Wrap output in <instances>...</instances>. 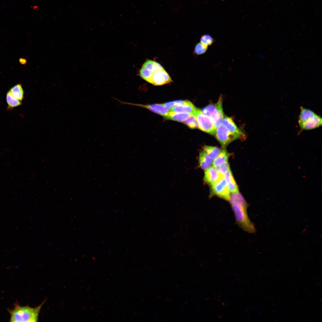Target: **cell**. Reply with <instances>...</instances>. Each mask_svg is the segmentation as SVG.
<instances>
[{
	"label": "cell",
	"mask_w": 322,
	"mask_h": 322,
	"mask_svg": "<svg viewBox=\"0 0 322 322\" xmlns=\"http://www.w3.org/2000/svg\"><path fill=\"white\" fill-rule=\"evenodd\" d=\"M229 201L237 224L244 231L255 233L256 231L255 227L247 213L248 205L242 195L239 192L232 193Z\"/></svg>",
	"instance_id": "6da1fadb"
},
{
	"label": "cell",
	"mask_w": 322,
	"mask_h": 322,
	"mask_svg": "<svg viewBox=\"0 0 322 322\" xmlns=\"http://www.w3.org/2000/svg\"><path fill=\"white\" fill-rule=\"evenodd\" d=\"M42 303L38 306L32 308L28 306H17L9 311L11 315L10 322H34L38 321V315Z\"/></svg>",
	"instance_id": "7a4b0ae2"
},
{
	"label": "cell",
	"mask_w": 322,
	"mask_h": 322,
	"mask_svg": "<svg viewBox=\"0 0 322 322\" xmlns=\"http://www.w3.org/2000/svg\"><path fill=\"white\" fill-rule=\"evenodd\" d=\"M192 114L196 119L199 128L200 129L210 134L215 135L216 128L209 117L204 115L202 110L198 108L196 109Z\"/></svg>",
	"instance_id": "3957f363"
},
{
	"label": "cell",
	"mask_w": 322,
	"mask_h": 322,
	"mask_svg": "<svg viewBox=\"0 0 322 322\" xmlns=\"http://www.w3.org/2000/svg\"><path fill=\"white\" fill-rule=\"evenodd\" d=\"M211 185L212 195H216L226 200H229L230 192L227 182L224 177Z\"/></svg>",
	"instance_id": "277c9868"
},
{
	"label": "cell",
	"mask_w": 322,
	"mask_h": 322,
	"mask_svg": "<svg viewBox=\"0 0 322 322\" xmlns=\"http://www.w3.org/2000/svg\"><path fill=\"white\" fill-rule=\"evenodd\" d=\"M215 135L217 140L224 146L238 139L222 124L216 128Z\"/></svg>",
	"instance_id": "5b68a950"
},
{
	"label": "cell",
	"mask_w": 322,
	"mask_h": 322,
	"mask_svg": "<svg viewBox=\"0 0 322 322\" xmlns=\"http://www.w3.org/2000/svg\"><path fill=\"white\" fill-rule=\"evenodd\" d=\"M172 81L169 74L163 68L156 70L153 73L149 83L155 86H161Z\"/></svg>",
	"instance_id": "8992f818"
},
{
	"label": "cell",
	"mask_w": 322,
	"mask_h": 322,
	"mask_svg": "<svg viewBox=\"0 0 322 322\" xmlns=\"http://www.w3.org/2000/svg\"><path fill=\"white\" fill-rule=\"evenodd\" d=\"M115 99L122 104L141 107L147 109L153 112L163 116L164 117L166 116L169 112L168 109L162 104H154L144 105L125 102L121 101L117 99Z\"/></svg>",
	"instance_id": "52a82bcc"
},
{
	"label": "cell",
	"mask_w": 322,
	"mask_h": 322,
	"mask_svg": "<svg viewBox=\"0 0 322 322\" xmlns=\"http://www.w3.org/2000/svg\"><path fill=\"white\" fill-rule=\"evenodd\" d=\"M222 103V96H220L216 104L215 110L209 117L213 125L216 128L222 124L224 117Z\"/></svg>",
	"instance_id": "ba28073f"
},
{
	"label": "cell",
	"mask_w": 322,
	"mask_h": 322,
	"mask_svg": "<svg viewBox=\"0 0 322 322\" xmlns=\"http://www.w3.org/2000/svg\"><path fill=\"white\" fill-rule=\"evenodd\" d=\"M298 123L301 130H310L321 126L322 124V119L319 115L316 114L306 120L298 122Z\"/></svg>",
	"instance_id": "9c48e42d"
},
{
	"label": "cell",
	"mask_w": 322,
	"mask_h": 322,
	"mask_svg": "<svg viewBox=\"0 0 322 322\" xmlns=\"http://www.w3.org/2000/svg\"><path fill=\"white\" fill-rule=\"evenodd\" d=\"M222 124L238 139L243 138L245 136L243 133L238 128L230 117L225 116H224Z\"/></svg>",
	"instance_id": "30bf717a"
},
{
	"label": "cell",
	"mask_w": 322,
	"mask_h": 322,
	"mask_svg": "<svg viewBox=\"0 0 322 322\" xmlns=\"http://www.w3.org/2000/svg\"><path fill=\"white\" fill-rule=\"evenodd\" d=\"M224 177V176L219 173L215 168L210 167L205 170L204 180L206 183L211 185Z\"/></svg>",
	"instance_id": "8fae6325"
},
{
	"label": "cell",
	"mask_w": 322,
	"mask_h": 322,
	"mask_svg": "<svg viewBox=\"0 0 322 322\" xmlns=\"http://www.w3.org/2000/svg\"><path fill=\"white\" fill-rule=\"evenodd\" d=\"M193 104L189 100L185 103L174 106L169 109L170 112L192 114L196 109Z\"/></svg>",
	"instance_id": "7c38bea8"
},
{
	"label": "cell",
	"mask_w": 322,
	"mask_h": 322,
	"mask_svg": "<svg viewBox=\"0 0 322 322\" xmlns=\"http://www.w3.org/2000/svg\"><path fill=\"white\" fill-rule=\"evenodd\" d=\"M224 177L227 182L230 193H233L239 192L238 188L230 168L225 173Z\"/></svg>",
	"instance_id": "4fadbf2b"
},
{
	"label": "cell",
	"mask_w": 322,
	"mask_h": 322,
	"mask_svg": "<svg viewBox=\"0 0 322 322\" xmlns=\"http://www.w3.org/2000/svg\"><path fill=\"white\" fill-rule=\"evenodd\" d=\"M229 154L225 148L221 150L218 156L214 159L213 165L214 168L220 166L227 162Z\"/></svg>",
	"instance_id": "5bb4252c"
},
{
	"label": "cell",
	"mask_w": 322,
	"mask_h": 322,
	"mask_svg": "<svg viewBox=\"0 0 322 322\" xmlns=\"http://www.w3.org/2000/svg\"><path fill=\"white\" fill-rule=\"evenodd\" d=\"M191 114L170 112H169L168 114L164 117L167 119L171 120L180 122H183Z\"/></svg>",
	"instance_id": "9a60e30c"
},
{
	"label": "cell",
	"mask_w": 322,
	"mask_h": 322,
	"mask_svg": "<svg viewBox=\"0 0 322 322\" xmlns=\"http://www.w3.org/2000/svg\"><path fill=\"white\" fill-rule=\"evenodd\" d=\"M199 160L200 167L204 170L210 167L212 164V160L203 151L200 153Z\"/></svg>",
	"instance_id": "2e32d148"
},
{
	"label": "cell",
	"mask_w": 322,
	"mask_h": 322,
	"mask_svg": "<svg viewBox=\"0 0 322 322\" xmlns=\"http://www.w3.org/2000/svg\"><path fill=\"white\" fill-rule=\"evenodd\" d=\"M9 91L12 95L17 100L21 101L23 99L24 92L21 84L16 85Z\"/></svg>",
	"instance_id": "e0dca14e"
},
{
	"label": "cell",
	"mask_w": 322,
	"mask_h": 322,
	"mask_svg": "<svg viewBox=\"0 0 322 322\" xmlns=\"http://www.w3.org/2000/svg\"><path fill=\"white\" fill-rule=\"evenodd\" d=\"M203 151L212 160L215 159L219 154L221 150L218 147L214 146L205 145L203 148Z\"/></svg>",
	"instance_id": "ac0fdd59"
},
{
	"label": "cell",
	"mask_w": 322,
	"mask_h": 322,
	"mask_svg": "<svg viewBox=\"0 0 322 322\" xmlns=\"http://www.w3.org/2000/svg\"><path fill=\"white\" fill-rule=\"evenodd\" d=\"M6 100L8 105V108L12 109L14 107L18 106L21 104V101L19 100L14 97L9 91L7 93Z\"/></svg>",
	"instance_id": "d6986e66"
},
{
	"label": "cell",
	"mask_w": 322,
	"mask_h": 322,
	"mask_svg": "<svg viewBox=\"0 0 322 322\" xmlns=\"http://www.w3.org/2000/svg\"><path fill=\"white\" fill-rule=\"evenodd\" d=\"M298 122H304L316 114L313 111L301 106Z\"/></svg>",
	"instance_id": "ffe728a7"
},
{
	"label": "cell",
	"mask_w": 322,
	"mask_h": 322,
	"mask_svg": "<svg viewBox=\"0 0 322 322\" xmlns=\"http://www.w3.org/2000/svg\"><path fill=\"white\" fill-rule=\"evenodd\" d=\"M183 123L191 129L199 128L198 123L196 118L192 114L183 122Z\"/></svg>",
	"instance_id": "44dd1931"
},
{
	"label": "cell",
	"mask_w": 322,
	"mask_h": 322,
	"mask_svg": "<svg viewBox=\"0 0 322 322\" xmlns=\"http://www.w3.org/2000/svg\"><path fill=\"white\" fill-rule=\"evenodd\" d=\"M208 46L202 43H199L196 45L194 52L196 55H200L205 53L208 49Z\"/></svg>",
	"instance_id": "7402d4cb"
},
{
	"label": "cell",
	"mask_w": 322,
	"mask_h": 322,
	"mask_svg": "<svg viewBox=\"0 0 322 322\" xmlns=\"http://www.w3.org/2000/svg\"><path fill=\"white\" fill-rule=\"evenodd\" d=\"M215 41V39L209 35H204L200 39V42L207 46L211 45Z\"/></svg>",
	"instance_id": "603a6c76"
},
{
	"label": "cell",
	"mask_w": 322,
	"mask_h": 322,
	"mask_svg": "<svg viewBox=\"0 0 322 322\" xmlns=\"http://www.w3.org/2000/svg\"><path fill=\"white\" fill-rule=\"evenodd\" d=\"M216 104H210L204 108L202 111V113L209 117L213 112L216 107Z\"/></svg>",
	"instance_id": "cb8c5ba5"
},
{
	"label": "cell",
	"mask_w": 322,
	"mask_h": 322,
	"mask_svg": "<svg viewBox=\"0 0 322 322\" xmlns=\"http://www.w3.org/2000/svg\"><path fill=\"white\" fill-rule=\"evenodd\" d=\"M215 168L220 174L224 176L230 168L229 163L227 162L220 166L215 167Z\"/></svg>",
	"instance_id": "d4e9b609"
},
{
	"label": "cell",
	"mask_w": 322,
	"mask_h": 322,
	"mask_svg": "<svg viewBox=\"0 0 322 322\" xmlns=\"http://www.w3.org/2000/svg\"><path fill=\"white\" fill-rule=\"evenodd\" d=\"M187 101V100H177L167 102L162 104L167 109L169 110L175 106L185 103Z\"/></svg>",
	"instance_id": "484cf974"
},
{
	"label": "cell",
	"mask_w": 322,
	"mask_h": 322,
	"mask_svg": "<svg viewBox=\"0 0 322 322\" xmlns=\"http://www.w3.org/2000/svg\"><path fill=\"white\" fill-rule=\"evenodd\" d=\"M19 62L21 64H26V63L27 62L26 60V59H24L22 58H20L19 59Z\"/></svg>",
	"instance_id": "4316f807"
},
{
	"label": "cell",
	"mask_w": 322,
	"mask_h": 322,
	"mask_svg": "<svg viewBox=\"0 0 322 322\" xmlns=\"http://www.w3.org/2000/svg\"><path fill=\"white\" fill-rule=\"evenodd\" d=\"M31 8L33 10H35L38 9V6L37 5H34L31 6Z\"/></svg>",
	"instance_id": "83f0119b"
},
{
	"label": "cell",
	"mask_w": 322,
	"mask_h": 322,
	"mask_svg": "<svg viewBox=\"0 0 322 322\" xmlns=\"http://www.w3.org/2000/svg\"><path fill=\"white\" fill-rule=\"evenodd\" d=\"M222 0V1H224V0Z\"/></svg>",
	"instance_id": "f1b7e54d"
}]
</instances>
